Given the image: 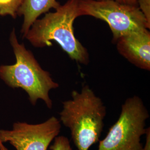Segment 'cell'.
Wrapping results in <instances>:
<instances>
[{
  "instance_id": "14",
  "label": "cell",
  "mask_w": 150,
  "mask_h": 150,
  "mask_svg": "<svg viewBox=\"0 0 150 150\" xmlns=\"http://www.w3.org/2000/svg\"><path fill=\"white\" fill-rule=\"evenodd\" d=\"M12 0H0V10L5 7L11 3Z\"/></svg>"
},
{
  "instance_id": "11",
  "label": "cell",
  "mask_w": 150,
  "mask_h": 150,
  "mask_svg": "<svg viewBox=\"0 0 150 150\" xmlns=\"http://www.w3.org/2000/svg\"><path fill=\"white\" fill-rule=\"evenodd\" d=\"M137 2L139 10L150 23V0H137Z\"/></svg>"
},
{
  "instance_id": "2",
  "label": "cell",
  "mask_w": 150,
  "mask_h": 150,
  "mask_svg": "<svg viewBox=\"0 0 150 150\" xmlns=\"http://www.w3.org/2000/svg\"><path fill=\"white\" fill-rule=\"evenodd\" d=\"M71 97V99L62 102L60 121L70 129L77 150H88L99 141L106 108L102 100L87 85L81 92L72 91Z\"/></svg>"
},
{
  "instance_id": "1",
  "label": "cell",
  "mask_w": 150,
  "mask_h": 150,
  "mask_svg": "<svg viewBox=\"0 0 150 150\" xmlns=\"http://www.w3.org/2000/svg\"><path fill=\"white\" fill-rule=\"evenodd\" d=\"M78 5L79 0H67L54 12L46 13L41 19H37L23 38L36 48L51 46L54 41L71 59L81 64H88V52L74 32V23L79 17Z\"/></svg>"
},
{
  "instance_id": "8",
  "label": "cell",
  "mask_w": 150,
  "mask_h": 150,
  "mask_svg": "<svg viewBox=\"0 0 150 150\" xmlns=\"http://www.w3.org/2000/svg\"><path fill=\"white\" fill-rule=\"evenodd\" d=\"M60 5L56 0H23L17 12V16L23 17L21 30L22 38L40 16L52 8L56 9Z\"/></svg>"
},
{
  "instance_id": "15",
  "label": "cell",
  "mask_w": 150,
  "mask_h": 150,
  "mask_svg": "<svg viewBox=\"0 0 150 150\" xmlns=\"http://www.w3.org/2000/svg\"><path fill=\"white\" fill-rule=\"evenodd\" d=\"M0 150H8L1 141H0Z\"/></svg>"
},
{
  "instance_id": "13",
  "label": "cell",
  "mask_w": 150,
  "mask_h": 150,
  "mask_svg": "<svg viewBox=\"0 0 150 150\" xmlns=\"http://www.w3.org/2000/svg\"><path fill=\"white\" fill-rule=\"evenodd\" d=\"M101 1V0H98ZM116 2H118L119 3L123 4H126V5H137V0H115Z\"/></svg>"
},
{
  "instance_id": "6",
  "label": "cell",
  "mask_w": 150,
  "mask_h": 150,
  "mask_svg": "<svg viewBox=\"0 0 150 150\" xmlns=\"http://www.w3.org/2000/svg\"><path fill=\"white\" fill-rule=\"evenodd\" d=\"M61 129V121L54 116L38 124L17 122L11 129H0V141L16 150H47Z\"/></svg>"
},
{
  "instance_id": "4",
  "label": "cell",
  "mask_w": 150,
  "mask_h": 150,
  "mask_svg": "<svg viewBox=\"0 0 150 150\" xmlns=\"http://www.w3.org/2000/svg\"><path fill=\"white\" fill-rule=\"evenodd\" d=\"M149 117L139 97L127 98L121 106L117 121L105 139L99 141L98 150H142L141 137L146 133V121Z\"/></svg>"
},
{
  "instance_id": "12",
  "label": "cell",
  "mask_w": 150,
  "mask_h": 150,
  "mask_svg": "<svg viewBox=\"0 0 150 150\" xmlns=\"http://www.w3.org/2000/svg\"><path fill=\"white\" fill-rule=\"evenodd\" d=\"M145 134L146 135V144L144 147L143 146L142 150H150V127L147 128L146 130Z\"/></svg>"
},
{
  "instance_id": "7",
  "label": "cell",
  "mask_w": 150,
  "mask_h": 150,
  "mask_svg": "<svg viewBox=\"0 0 150 150\" xmlns=\"http://www.w3.org/2000/svg\"><path fill=\"white\" fill-rule=\"evenodd\" d=\"M119 54L142 70H150V32L144 28L120 37L116 41Z\"/></svg>"
},
{
  "instance_id": "5",
  "label": "cell",
  "mask_w": 150,
  "mask_h": 150,
  "mask_svg": "<svg viewBox=\"0 0 150 150\" xmlns=\"http://www.w3.org/2000/svg\"><path fill=\"white\" fill-rule=\"evenodd\" d=\"M78 15L92 16L106 22L112 32L113 43L129 33L150 28V23L138 6L115 0H79Z\"/></svg>"
},
{
  "instance_id": "9",
  "label": "cell",
  "mask_w": 150,
  "mask_h": 150,
  "mask_svg": "<svg viewBox=\"0 0 150 150\" xmlns=\"http://www.w3.org/2000/svg\"><path fill=\"white\" fill-rule=\"evenodd\" d=\"M23 0H12L11 3L5 7L0 10V16H10L15 18L17 12L19 7L21 5Z\"/></svg>"
},
{
  "instance_id": "10",
  "label": "cell",
  "mask_w": 150,
  "mask_h": 150,
  "mask_svg": "<svg viewBox=\"0 0 150 150\" xmlns=\"http://www.w3.org/2000/svg\"><path fill=\"white\" fill-rule=\"evenodd\" d=\"M53 145L50 147L51 150H72L69 139L64 136H56L54 139Z\"/></svg>"
},
{
  "instance_id": "3",
  "label": "cell",
  "mask_w": 150,
  "mask_h": 150,
  "mask_svg": "<svg viewBox=\"0 0 150 150\" xmlns=\"http://www.w3.org/2000/svg\"><path fill=\"white\" fill-rule=\"evenodd\" d=\"M10 42L15 55L16 63L1 65L0 79L11 88L23 89L33 106L40 99L51 109L52 101L49 92L57 88L59 83L53 80L50 72L41 67L32 52L23 43L18 42L15 28L11 32Z\"/></svg>"
}]
</instances>
